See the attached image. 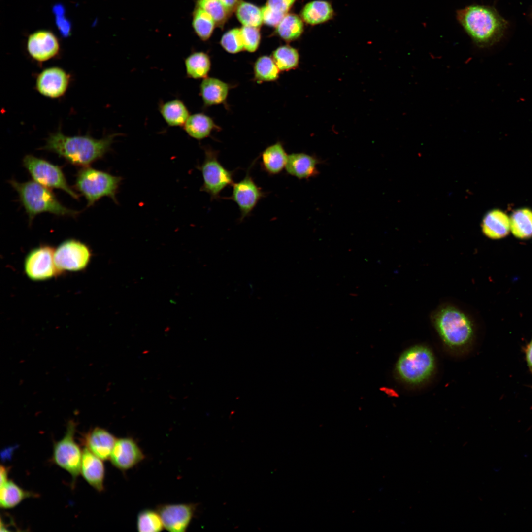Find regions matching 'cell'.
Returning <instances> with one entry per match:
<instances>
[{
    "label": "cell",
    "mask_w": 532,
    "mask_h": 532,
    "mask_svg": "<svg viewBox=\"0 0 532 532\" xmlns=\"http://www.w3.org/2000/svg\"><path fill=\"white\" fill-rule=\"evenodd\" d=\"M119 135L113 133L98 139L89 135L66 136L58 130L49 135L42 149L57 154L74 166L86 167L103 158Z\"/></svg>",
    "instance_id": "cell-1"
},
{
    "label": "cell",
    "mask_w": 532,
    "mask_h": 532,
    "mask_svg": "<svg viewBox=\"0 0 532 532\" xmlns=\"http://www.w3.org/2000/svg\"><path fill=\"white\" fill-rule=\"evenodd\" d=\"M456 16L465 32L480 47L498 42L507 28V22L489 6L470 5L458 10Z\"/></svg>",
    "instance_id": "cell-2"
},
{
    "label": "cell",
    "mask_w": 532,
    "mask_h": 532,
    "mask_svg": "<svg viewBox=\"0 0 532 532\" xmlns=\"http://www.w3.org/2000/svg\"><path fill=\"white\" fill-rule=\"evenodd\" d=\"M9 183L17 192L30 223L36 215L42 213L74 218L79 214L78 211L64 206L48 188L35 181L19 182L12 179Z\"/></svg>",
    "instance_id": "cell-3"
},
{
    "label": "cell",
    "mask_w": 532,
    "mask_h": 532,
    "mask_svg": "<svg viewBox=\"0 0 532 532\" xmlns=\"http://www.w3.org/2000/svg\"><path fill=\"white\" fill-rule=\"evenodd\" d=\"M432 322L444 343L451 348L467 345L473 335V326L469 317L460 309L445 305L435 311Z\"/></svg>",
    "instance_id": "cell-4"
},
{
    "label": "cell",
    "mask_w": 532,
    "mask_h": 532,
    "mask_svg": "<svg viewBox=\"0 0 532 532\" xmlns=\"http://www.w3.org/2000/svg\"><path fill=\"white\" fill-rule=\"evenodd\" d=\"M122 180L121 177L89 166L78 171L75 187L86 199L88 207L104 197H109L117 203L116 195Z\"/></svg>",
    "instance_id": "cell-5"
},
{
    "label": "cell",
    "mask_w": 532,
    "mask_h": 532,
    "mask_svg": "<svg viewBox=\"0 0 532 532\" xmlns=\"http://www.w3.org/2000/svg\"><path fill=\"white\" fill-rule=\"evenodd\" d=\"M434 358L432 351L422 345L413 346L399 357L395 366L399 377L403 381L418 384L427 379L434 368Z\"/></svg>",
    "instance_id": "cell-6"
},
{
    "label": "cell",
    "mask_w": 532,
    "mask_h": 532,
    "mask_svg": "<svg viewBox=\"0 0 532 532\" xmlns=\"http://www.w3.org/2000/svg\"><path fill=\"white\" fill-rule=\"evenodd\" d=\"M204 159L198 169L201 171L203 184L200 191L208 194L212 200L220 198V193L234 183V170L226 168L218 160V152L210 147H204Z\"/></svg>",
    "instance_id": "cell-7"
},
{
    "label": "cell",
    "mask_w": 532,
    "mask_h": 532,
    "mask_svg": "<svg viewBox=\"0 0 532 532\" xmlns=\"http://www.w3.org/2000/svg\"><path fill=\"white\" fill-rule=\"evenodd\" d=\"M23 165L35 182L48 188L62 190L73 199H79V196L68 184L59 166L32 155L24 157Z\"/></svg>",
    "instance_id": "cell-8"
},
{
    "label": "cell",
    "mask_w": 532,
    "mask_h": 532,
    "mask_svg": "<svg viewBox=\"0 0 532 532\" xmlns=\"http://www.w3.org/2000/svg\"><path fill=\"white\" fill-rule=\"evenodd\" d=\"M76 427L73 421L68 422L64 436L54 444L52 458L55 464L71 475L72 486L80 472L82 458V451L74 439Z\"/></svg>",
    "instance_id": "cell-9"
},
{
    "label": "cell",
    "mask_w": 532,
    "mask_h": 532,
    "mask_svg": "<svg viewBox=\"0 0 532 532\" xmlns=\"http://www.w3.org/2000/svg\"><path fill=\"white\" fill-rule=\"evenodd\" d=\"M255 163V161L252 162L242 179L233 183L232 195L227 198L237 205L240 212V222L251 214L259 201L266 196V193L256 184L250 175V169Z\"/></svg>",
    "instance_id": "cell-10"
},
{
    "label": "cell",
    "mask_w": 532,
    "mask_h": 532,
    "mask_svg": "<svg viewBox=\"0 0 532 532\" xmlns=\"http://www.w3.org/2000/svg\"><path fill=\"white\" fill-rule=\"evenodd\" d=\"M91 258L88 246L80 241L70 239L61 243L54 252V260L58 270L77 271L85 268Z\"/></svg>",
    "instance_id": "cell-11"
},
{
    "label": "cell",
    "mask_w": 532,
    "mask_h": 532,
    "mask_svg": "<svg viewBox=\"0 0 532 532\" xmlns=\"http://www.w3.org/2000/svg\"><path fill=\"white\" fill-rule=\"evenodd\" d=\"M55 250L50 246H40L33 249L24 262L25 271L28 277L34 281L47 280L60 272L54 260Z\"/></svg>",
    "instance_id": "cell-12"
},
{
    "label": "cell",
    "mask_w": 532,
    "mask_h": 532,
    "mask_svg": "<svg viewBox=\"0 0 532 532\" xmlns=\"http://www.w3.org/2000/svg\"><path fill=\"white\" fill-rule=\"evenodd\" d=\"M26 49L33 59L42 62L58 55L61 45L58 36L52 31L40 29L28 35Z\"/></svg>",
    "instance_id": "cell-13"
},
{
    "label": "cell",
    "mask_w": 532,
    "mask_h": 532,
    "mask_svg": "<svg viewBox=\"0 0 532 532\" xmlns=\"http://www.w3.org/2000/svg\"><path fill=\"white\" fill-rule=\"evenodd\" d=\"M196 509L195 504L179 503L160 505L157 510L164 528L172 532H183L189 527Z\"/></svg>",
    "instance_id": "cell-14"
},
{
    "label": "cell",
    "mask_w": 532,
    "mask_h": 532,
    "mask_svg": "<svg viewBox=\"0 0 532 532\" xmlns=\"http://www.w3.org/2000/svg\"><path fill=\"white\" fill-rule=\"evenodd\" d=\"M70 75L61 67L46 68L37 76L35 87L41 95L51 98L62 96L66 91Z\"/></svg>",
    "instance_id": "cell-15"
},
{
    "label": "cell",
    "mask_w": 532,
    "mask_h": 532,
    "mask_svg": "<svg viewBox=\"0 0 532 532\" xmlns=\"http://www.w3.org/2000/svg\"><path fill=\"white\" fill-rule=\"evenodd\" d=\"M145 458L137 442L131 437L117 439L110 460L117 468L126 471L132 468Z\"/></svg>",
    "instance_id": "cell-16"
},
{
    "label": "cell",
    "mask_w": 532,
    "mask_h": 532,
    "mask_svg": "<svg viewBox=\"0 0 532 532\" xmlns=\"http://www.w3.org/2000/svg\"><path fill=\"white\" fill-rule=\"evenodd\" d=\"M117 438L107 430L95 427L83 434L85 447L102 460H110Z\"/></svg>",
    "instance_id": "cell-17"
},
{
    "label": "cell",
    "mask_w": 532,
    "mask_h": 532,
    "mask_svg": "<svg viewBox=\"0 0 532 532\" xmlns=\"http://www.w3.org/2000/svg\"><path fill=\"white\" fill-rule=\"evenodd\" d=\"M80 472L85 480L96 490L101 492L104 490V464L101 459L86 447L82 450Z\"/></svg>",
    "instance_id": "cell-18"
},
{
    "label": "cell",
    "mask_w": 532,
    "mask_h": 532,
    "mask_svg": "<svg viewBox=\"0 0 532 532\" xmlns=\"http://www.w3.org/2000/svg\"><path fill=\"white\" fill-rule=\"evenodd\" d=\"M319 160L303 153L288 155L285 166L286 172L299 179L308 178L318 174L317 165Z\"/></svg>",
    "instance_id": "cell-19"
},
{
    "label": "cell",
    "mask_w": 532,
    "mask_h": 532,
    "mask_svg": "<svg viewBox=\"0 0 532 532\" xmlns=\"http://www.w3.org/2000/svg\"><path fill=\"white\" fill-rule=\"evenodd\" d=\"M481 227L486 236L493 239H500L506 236L510 231V218L500 210H493L485 215Z\"/></svg>",
    "instance_id": "cell-20"
},
{
    "label": "cell",
    "mask_w": 532,
    "mask_h": 532,
    "mask_svg": "<svg viewBox=\"0 0 532 532\" xmlns=\"http://www.w3.org/2000/svg\"><path fill=\"white\" fill-rule=\"evenodd\" d=\"M288 156L280 142L270 145L261 154L262 168L268 175L278 174L285 168Z\"/></svg>",
    "instance_id": "cell-21"
},
{
    "label": "cell",
    "mask_w": 532,
    "mask_h": 532,
    "mask_svg": "<svg viewBox=\"0 0 532 532\" xmlns=\"http://www.w3.org/2000/svg\"><path fill=\"white\" fill-rule=\"evenodd\" d=\"M229 85L217 78L206 77L200 85V92L204 104L206 106L218 104L226 99L229 92Z\"/></svg>",
    "instance_id": "cell-22"
},
{
    "label": "cell",
    "mask_w": 532,
    "mask_h": 532,
    "mask_svg": "<svg viewBox=\"0 0 532 532\" xmlns=\"http://www.w3.org/2000/svg\"><path fill=\"white\" fill-rule=\"evenodd\" d=\"M159 110L166 123L170 127H183L190 116L187 106L178 99L161 102Z\"/></svg>",
    "instance_id": "cell-23"
},
{
    "label": "cell",
    "mask_w": 532,
    "mask_h": 532,
    "mask_svg": "<svg viewBox=\"0 0 532 532\" xmlns=\"http://www.w3.org/2000/svg\"><path fill=\"white\" fill-rule=\"evenodd\" d=\"M333 10L331 4L325 0H317L307 3L302 9L301 16L304 22L317 25L331 19Z\"/></svg>",
    "instance_id": "cell-24"
},
{
    "label": "cell",
    "mask_w": 532,
    "mask_h": 532,
    "mask_svg": "<svg viewBox=\"0 0 532 532\" xmlns=\"http://www.w3.org/2000/svg\"><path fill=\"white\" fill-rule=\"evenodd\" d=\"M215 127L212 119L203 113L190 115L183 126L185 132L197 140H201L209 136Z\"/></svg>",
    "instance_id": "cell-25"
},
{
    "label": "cell",
    "mask_w": 532,
    "mask_h": 532,
    "mask_svg": "<svg viewBox=\"0 0 532 532\" xmlns=\"http://www.w3.org/2000/svg\"><path fill=\"white\" fill-rule=\"evenodd\" d=\"M38 495L21 488L11 480H8L0 485V506L3 509L12 508L22 501Z\"/></svg>",
    "instance_id": "cell-26"
},
{
    "label": "cell",
    "mask_w": 532,
    "mask_h": 532,
    "mask_svg": "<svg viewBox=\"0 0 532 532\" xmlns=\"http://www.w3.org/2000/svg\"><path fill=\"white\" fill-rule=\"evenodd\" d=\"M187 76L199 79L206 78L211 66L208 55L203 52H194L184 60Z\"/></svg>",
    "instance_id": "cell-27"
},
{
    "label": "cell",
    "mask_w": 532,
    "mask_h": 532,
    "mask_svg": "<svg viewBox=\"0 0 532 532\" xmlns=\"http://www.w3.org/2000/svg\"><path fill=\"white\" fill-rule=\"evenodd\" d=\"M510 220V231L520 239L532 236V211L528 208L519 209L513 212Z\"/></svg>",
    "instance_id": "cell-28"
},
{
    "label": "cell",
    "mask_w": 532,
    "mask_h": 532,
    "mask_svg": "<svg viewBox=\"0 0 532 532\" xmlns=\"http://www.w3.org/2000/svg\"><path fill=\"white\" fill-rule=\"evenodd\" d=\"M276 28V33L281 38L291 41L301 35L303 31V23L298 16L287 14Z\"/></svg>",
    "instance_id": "cell-29"
},
{
    "label": "cell",
    "mask_w": 532,
    "mask_h": 532,
    "mask_svg": "<svg viewBox=\"0 0 532 532\" xmlns=\"http://www.w3.org/2000/svg\"><path fill=\"white\" fill-rule=\"evenodd\" d=\"M192 24L196 34L203 41L210 38L216 25L212 17L205 11L197 6L193 12Z\"/></svg>",
    "instance_id": "cell-30"
},
{
    "label": "cell",
    "mask_w": 532,
    "mask_h": 532,
    "mask_svg": "<svg viewBox=\"0 0 532 532\" xmlns=\"http://www.w3.org/2000/svg\"><path fill=\"white\" fill-rule=\"evenodd\" d=\"M272 59L279 70L287 71L298 66L299 54L295 48L284 45L277 48L273 52Z\"/></svg>",
    "instance_id": "cell-31"
},
{
    "label": "cell",
    "mask_w": 532,
    "mask_h": 532,
    "mask_svg": "<svg viewBox=\"0 0 532 532\" xmlns=\"http://www.w3.org/2000/svg\"><path fill=\"white\" fill-rule=\"evenodd\" d=\"M236 15L243 26L258 28L263 23L261 9L249 2L241 1L236 8Z\"/></svg>",
    "instance_id": "cell-32"
},
{
    "label": "cell",
    "mask_w": 532,
    "mask_h": 532,
    "mask_svg": "<svg viewBox=\"0 0 532 532\" xmlns=\"http://www.w3.org/2000/svg\"><path fill=\"white\" fill-rule=\"evenodd\" d=\"M254 74L257 80L270 81L277 79L279 69L272 58L267 56L259 57L254 65Z\"/></svg>",
    "instance_id": "cell-33"
},
{
    "label": "cell",
    "mask_w": 532,
    "mask_h": 532,
    "mask_svg": "<svg viewBox=\"0 0 532 532\" xmlns=\"http://www.w3.org/2000/svg\"><path fill=\"white\" fill-rule=\"evenodd\" d=\"M136 525L137 530L142 532H158L164 528L159 512L152 509H144L139 513Z\"/></svg>",
    "instance_id": "cell-34"
},
{
    "label": "cell",
    "mask_w": 532,
    "mask_h": 532,
    "mask_svg": "<svg viewBox=\"0 0 532 532\" xmlns=\"http://www.w3.org/2000/svg\"><path fill=\"white\" fill-rule=\"evenodd\" d=\"M196 6L207 12L218 26H222L228 18L230 12L218 0H197Z\"/></svg>",
    "instance_id": "cell-35"
},
{
    "label": "cell",
    "mask_w": 532,
    "mask_h": 532,
    "mask_svg": "<svg viewBox=\"0 0 532 532\" xmlns=\"http://www.w3.org/2000/svg\"><path fill=\"white\" fill-rule=\"evenodd\" d=\"M221 44L231 53H236L244 49L240 29L234 28L226 32L221 38Z\"/></svg>",
    "instance_id": "cell-36"
},
{
    "label": "cell",
    "mask_w": 532,
    "mask_h": 532,
    "mask_svg": "<svg viewBox=\"0 0 532 532\" xmlns=\"http://www.w3.org/2000/svg\"><path fill=\"white\" fill-rule=\"evenodd\" d=\"M240 31L244 49L250 52H255L259 45L261 39L258 28L243 26Z\"/></svg>",
    "instance_id": "cell-37"
},
{
    "label": "cell",
    "mask_w": 532,
    "mask_h": 532,
    "mask_svg": "<svg viewBox=\"0 0 532 532\" xmlns=\"http://www.w3.org/2000/svg\"><path fill=\"white\" fill-rule=\"evenodd\" d=\"M261 9L263 22L270 26L276 27L287 14L276 11L266 5Z\"/></svg>",
    "instance_id": "cell-38"
},
{
    "label": "cell",
    "mask_w": 532,
    "mask_h": 532,
    "mask_svg": "<svg viewBox=\"0 0 532 532\" xmlns=\"http://www.w3.org/2000/svg\"><path fill=\"white\" fill-rule=\"evenodd\" d=\"M296 0H268L266 5L272 9L287 14Z\"/></svg>",
    "instance_id": "cell-39"
},
{
    "label": "cell",
    "mask_w": 532,
    "mask_h": 532,
    "mask_svg": "<svg viewBox=\"0 0 532 532\" xmlns=\"http://www.w3.org/2000/svg\"><path fill=\"white\" fill-rule=\"evenodd\" d=\"M220 2L231 12L236 9L240 3V0H218Z\"/></svg>",
    "instance_id": "cell-40"
},
{
    "label": "cell",
    "mask_w": 532,
    "mask_h": 532,
    "mask_svg": "<svg viewBox=\"0 0 532 532\" xmlns=\"http://www.w3.org/2000/svg\"><path fill=\"white\" fill-rule=\"evenodd\" d=\"M526 357L529 368L532 373V339L527 348Z\"/></svg>",
    "instance_id": "cell-41"
},
{
    "label": "cell",
    "mask_w": 532,
    "mask_h": 532,
    "mask_svg": "<svg viewBox=\"0 0 532 532\" xmlns=\"http://www.w3.org/2000/svg\"><path fill=\"white\" fill-rule=\"evenodd\" d=\"M8 469H9L8 468V467H7L3 466V465L0 466V485L3 484V483H4L6 481H7L8 480Z\"/></svg>",
    "instance_id": "cell-42"
}]
</instances>
